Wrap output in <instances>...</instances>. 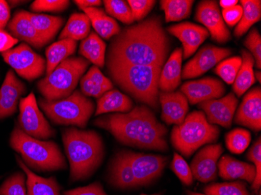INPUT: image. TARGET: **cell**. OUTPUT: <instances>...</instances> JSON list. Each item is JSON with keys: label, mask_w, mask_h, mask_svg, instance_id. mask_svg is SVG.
<instances>
[{"label": "cell", "mask_w": 261, "mask_h": 195, "mask_svg": "<svg viewBox=\"0 0 261 195\" xmlns=\"http://www.w3.org/2000/svg\"><path fill=\"white\" fill-rule=\"evenodd\" d=\"M186 194L187 195H206L203 194V193H196V192L190 191V190H188L186 192Z\"/></svg>", "instance_id": "db71d44e"}, {"label": "cell", "mask_w": 261, "mask_h": 195, "mask_svg": "<svg viewBox=\"0 0 261 195\" xmlns=\"http://www.w3.org/2000/svg\"><path fill=\"white\" fill-rule=\"evenodd\" d=\"M18 41L5 31L0 30V52L10 50L18 42Z\"/></svg>", "instance_id": "c3c4849f"}, {"label": "cell", "mask_w": 261, "mask_h": 195, "mask_svg": "<svg viewBox=\"0 0 261 195\" xmlns=\"http://www.w3.org/2000/svg\"><path fill=\"white\" fill-rule=\"evenodd\" d=\"M240 4L243 13L241 20L234 31L236 38L244 35L254 23L259 21L261 17V2L259 0H242Z\"/></svg>", "instance_id": "836d02e7"}, {"label": "cell", "mask_w": 261, "mask_h": 195, "mask_svg": "<svg viewBox=\"0 0 261 195\" xmlns=\"http://www.w3.org/2000/svg\"><path fill=\"white\" fill-rule=\"evenodd\" d=\"M89 64V61L82 57L66 59L49 75L38 82L39 92L48 101L60 100L70 96Z\"/></svg>", "instance_id": "52a82bcc"}, {"label": "cell", "mask_w": 261, "mask_h": 195, "mask_svg": "<svg viewBox=\"0 0 261 195\" xmlns=\"http://www.w3.org/2000/svg\"><path fill=\"white\" fill-rule=\"evenodd\" d=\"M0 195H28L24 175L16 173L7 179L0 187Z\"/></svg>", "instance_id": "ab89813d"}, {"label": "cell", "mask_w": 261, "mask_h": 195, "mask_svg": "<svg viewBox=\"0 0 261 195\" xmlns=\"http://www.w3.org/2000/svg\"><path fill=\"white\" fill-rule=\"evenodd\" d=\"M195 19L204 25L213 40L224 44L231 39V33L225 25L219 5L215 0H203L198 4Z\"/></svg>", "instance_id": "7c38bea8"}, {"label": "cell", "mask_w": 261, "mask_h": 195, "mask_svg": "<svg viewBox=\"0 0 261 195\" xmlns=\"http://www.w3.org/2000/svg\"><path fill=\"white\" fill-rule=\"evenodd\" d=\"M130 7L135 21H142L156 4L154 0H129L127 1Z\"/></svg>", "instance_id": "ee69618b"}, {"label": "cell", "mask_w": 261, "mask_h": 195, "mask_svg": "<svg viewBox=\"0 0 261 195\" xmlns=\"http://www.w3.org/2000/svg\"><path fill=\"white\" fill-rule=\"evenodd\" d=\"M39 105L54 124L74 125L81 128L87 126L95 109L93 102L77 90L70 96L60 100L40 99Z\"/></svg>", "instance_id": "ba28073f"}, {"label": "cell", "mask_w": 261, "mask_h": 195, "mask_svg": "<svg viewBox=\"0 0 261 195\" xmlns=\"http://www.w3.org/2000/svg\"><path fill=\"white\" fill-rule=\"evenodd\" d=\"M113 82L138 102L158 111L159 79L162 68L152 66H123L108 69Z\"/></svg>", "instance_id": "277c9868"}, {"label": "cell", "mask_w": 261, "mask_h": 195, "mask_svg": "<svg viewBox=\"0 0 261 195\" xmlns=\"http://www.w3.org/2000/svg\"><path fill=\"white\" fill-rule=\"evenodd\" d=\"M244 45L250 51L255 61V67H261V36L257 29H253L247 35L244 42Z\"/></svg>", "instance_id": "7bdbcfd3"}, {"label": "cell", "mask_w": 261, "mask_h": 195, "mask_svg": "<svg viewBox=\"0 0 261 195\" xmlns=\"http://www.w3.org/2000/svg\"><path fill=\"white\" fill-rule=\"evenodd\" d=\"M107 45L96 32H92L80 44L79 54L96 67L105 65Z\"/></svg>", "instance_id": "f1b7e54d"}, {"label": "cell", "mask_w": 261, "mask_h": 195, "mask_svg": "<svg viewBox=\"0 0 261 195\" xmlns=\"http://www.w3.org/2000/svg\"><path fill=\"white\" fill-rule=\"evenodd\" d=\"M223 151L221 144L206 145L201 149L190 165L193 177L202 183L215 180L217 178V165Z\"/></svg>", "instance_id": "2e32d148"}, {"label": "cell", "mask_w": 261, "mask_h": 195, "mask_svg": "<svg viewBox=\"0 0 261 195\" xmlns=\"http://www.w3.org/2000/svg\"><path fill=\"white\" fill-rule=\"evenodd\" d=\"M10 144L12 149L21 155L25 165L34 170L51 172L67 169L65 158L55 142L31 137L16 127L10 136Z\"/></svg>", "instance_id": "5b68a950"}, {"label": "cell", "mask_w": 261, "mask_h": 195, "mask_svg": "<svg viewBox=\"0 0 261 195\" xmlns=\"http://www.w3.org/2000/svg\"><path fill=\"white\" fill-rule=\"evenodd\" d=\"M94 125L108 130L123 145L167 152L168 129L158 121L147 105H138L125 114H113L94 120Z\"/></svg>", "instance_id": "7a4b0ae2"}, {"label": "cell", "mask_w": 261, "mask_h": 195, "mask_svg": "<svg viewBox=\"0 0 261 195\" xmlns=\"http://www.w3.org/2000/svg\"><path fill=\"white\" fill-rule=\"evenodd\" d=\"M231 53L230 48H221L210 44L204 45L186 64L181 72V77L183 79H191L203 75Z\"/></svg>", "instance_id": "4fadbf2b"}, {"label": "cell", "mask_w": 261, "mask_h": 195, "mask_svg": "<svg viewBox=\"0 0 261 195\" xmlns=\"http://www.w3.org/2000/svg\"><path fill=\"white\" fill-rule=\"evenodd\" d=\"M234 122L236 124L249 127L253 131L261 129V90L256 87L245 95L241 105L236 112Z\"/></svg>", "instance_id": "ac0fdd59"}, {"label": "cell", "mask_w": 261, "mask_h": 195, "mask_svg": "<svg viewBox=\"0 0 261 195\" xmlns=\"http://www.w3.org/2000/svg\"><path fill=\"white\" fill-rule=\"evenodd\" d=\"M73 181L89 178L100 166L104 158L102 137L94 130L68 128L62 133Z\"/></svg>", "instance_id": "3957f363"}, {"label": "cell", "mask_w": 261, "mask_h": 195, "mask_svg": "<svg viewBox=\"0 0 261 195\" xmlns=\"http://www.w3.org/2000/svg\"><path fill=\"white\" fill-rule=\"evenodd\" d=\"M10 17V7L8 3L0 0V30H4Z\"/></svg>", "instance_id": "681fc988"}, {"label": "cell", "mask_w": 261, "mask_h": 195, "mask_svg": "<svg viewBox=\"0 0 261 195\" xmlns=\"http://www.w3.org/2000/svg\"><path fill=\"white\" fill-rule=\"evenodd\" d=\"M241 52L242 65L232 83L233 91L238 97L244 95L256 81L253 72L255 61L253 55L245 49Z\"/></svg>", "instance_id": "f546056e"}, {"label": "cell", "mask_w": 261, "mask_h": 195, "mask_svg": "<svg viewBox=\"0 0 261 195\" xmlns=\"http://www.w3.org/2000/svg\"><path fill=\"white\" fill-rule=\"evenodd\" d=\"M181 63L182 49L177 48L168 57L161 70L159 79V89L161 92H174L181 80Z\"/></svg>", "instance_id": "603a6c76"}, {"label": "cell", "mask_w": 261, "mask_h": 195, "mask_svg": "<svg viewBox=\"0 0 261 195\" xmlns=\"http://www.w3.org/2000/svg\"><path fill=\"white\" fill-rule=\"evenodd\" d=\"M17 161L27 176L28 195H61V187L55 177H39L34 174L18 157Z\"/></svg>", "instance_id": "d4e9b609"}, {"label": "cell", "mask_w": 261, "mask_h": 195, "mask_svg": "<svg viewBox=\"0 0 261 195\" xmlns=\"http://www.w3.org/2000/svg\"><path fill=\"white\" fill-rule=\"evenodd\" d=\"M2 57L20 77L29 81L42 77L46 70L45 60L32 50L28 44H20L2 52Z\"/></svg>", "instance_id": "9c48e42d"}, {"label": "cell", "mask_w": 261, "mask_h": 195, "mask_svg": "<svg viewBox=\"0 0 261 195\" xmlns=\"http://www.w3.org/2000/svg\"><path fill=\"white\" fill-rule=\"evenodd\" d=\"M138 186H146L159 178L168 164V157L124 151Z\"/></svg>", "instance_id": "8fae6325"}, {"label": "cell", "mask_w": 261, "mask_h": 195, "mask_svg": "<svg viewBox=\"0 0 261 195\" xmlns=\"http://www.w3.org/2000/svg\"><path fill=\"white\" fill-rule=\"evenodd\" d=\"M166 31L179 39L182 44L184 59H188L194 54L210 35L209 32L204 27L190 22L170 26Z\"/></svg>", "instance_id": "e0dca14e"}, {"label": "cell", "mask_w": 261, "mask_h": 195, "mask_svg": "<svg viewBox=\"0 0 261 195\" xmlns=\"http://www.w3.org/2000/svg\"><path fill=\"white\" fill-rule=\"evenodd\" d=\"M74 3L82 10L90 7H98L102 4V1L99 0H75Z\"/></svg>", "instance_id": "f907efd6"}, {"label": "cell", "mask_w": 261, "mask_h": 195, "mask_svg": "<svg viewBox=\"0 0 261 195\" xmlns=\"http://www.w3.org/2000/svg\"><path fill=\"white\" fill-rule=\"evenodd\" d=\"M171 169L185 185L190 186L193 184V176L191 169L179 154L176 152L174 154Z\"/></svg>", "instance_id": "60d3db41"}, {"label": "cell", "mask_w": 261, "mask_h": 195, "mask_svg": "<svg viewBox=\"0 0 261 195\" xmlns=\"http://www.w3.org/2000/svg\"><path fill=\"white\" fill-rule=\"evenodd\" d=\"M110 183L120 189L137 187L133 168L126 156L124 151L116 154L110 165Z\"/></svg>", "instance_id": "7402d4cb"}, {"label": "cell", "mask_w": 261, "mask_h": 195, "mask_svg": "<svg viewBox=\"0 0 261 195\" xmlns=\"http://www.w3.org/2000/svg\"><path fill=\"white\" fill-rule=\"evenodd\" d=\"M91 22L86 14H73L59 36L60 40H84L89 35Z\"/></svg>", "instance_id": "d6a6232c"}, {"label": "cell", "mask_w": 261, "mask_h": 195, "mask_svg": "<svg viewBox=\"0 0 261 195\" xmlns=\"http://www.w3.org/2000/svg\"><path fill=\"white\" fill-rule=\"evenodd\" d=\"M254 77H255V79H256V80H258V82H259V83H260L261 73H260V71H259V70H256V71H255Z\"/></svg>", "instance_id": "f5cc1de1"}, {"label": "cell", "mask_w": 261, "mask_h": 195, "mask_svg": "<svg viewBox=\"0 0 261 195\" xmlns=\"http://www.w3.org/2000/svg\"><path fill=\"white\" fill-rule=\"evenodd\" d=\"M64 195H108L104 191L102 184L95 182L86 187H77L73 190H66Z\"/></svg>", "instance_id": "bcb514c9"}, {"label": "cell", "mask_w": 261, "mask_h": 195, "mask_svg": "<svg viewBox=\"0 0 261 195\" xmlns=\"http://www.w3.org/2000/svg\"><path fill=\"white\" fill-rule=\"evenodd\" d=\"M19 106V127L28 135L39 140L49 139L55 135L54 129L39 109L33 92L20 99Z\"/></svg>", "instance_id": "30bf717a"}, {"label": "cell", "mask_w": 261, "mask_h": 195, "mask_svg": "<svg viewBox=\"0 0 261 195\" xmlns=\"http://www.w3.org/2000/svg\"><path fill=\"white\" fill-rule=\"evenodd\" d=\"M159 103L162 108L161 119L168 125H181L189 112V102L180 92H159Z\"/></svg>", "instance_id": "d6986e66"}, {"label": "cell", "mask_w": 261, "mask_h": 195, "mask_svg": "<svg viewBox=\"0 0 261 195\" xmlns=\"http://www.w3.org/2000/svg\"><path fill=\"white\" fill-rule=\"evenodd\" d=\"M219 136L218 126L209 124L203 111H194L181 125L174 126L171 139L173 146L189 158L201 146L216 142Z\"/></svg>", "instance_id": "8992f818"}, {"label": "cell", "mask_w": 261, "mask_h": 195, "mask_svg": "<svg viewBox=\"0 0 261 195\" xmlns=\"http://www.w3.org/2000/svg\"><path fill=\"white\" fill-rule=\"evenodd\" d=\"M259 195H260V194H259Z\"/></svg>", "instance_id": "9f6ffc18"}, {"label": "cell", "mask_w": 261, "mask_h": 195, "mask_svg": "<svg viewBox=\"0 0 261 195\" xmlns=\"http://www.w3.org/2000/svg\"><path fill=\"white\" fill-rule=\"evenodd\" d=\"M219 175L224 180H245L253 183L256 177L254 165L241 162L228 155L221 157L218 163Z\"/></svg>", "instance_id": "cb8c5ba5"}, {"label": "cell", "mask_w": 261, "mask_h": 195, "mask_svg": "<svg viewBox=\"0 0 261 195\" xmlns=\"http://www.w3.org/2000/svg\"><path fill=\"white\" fill-rule=\"evenodd\" d=\"M77 41L63 39L48 47L45 50L46 55V76L54 71V69L66 59L75 52Z\"/></svg>", "instance_id": "4dcf8cb0"}, {"label": "cell", "mask_w": 261, "mask_h": 195, "mask_svg": "<svg viewBox=\"0 0 261 195\" xmlns=\"http://www.w3.org/2000/svg\"><path fill=\"white\" fill-rule=\"evenodd\" d=\"M241 65V57H231V58L223 60L222 62L220 63L215 67L214 71L224 82H226L228 85H231L234 82Z\"/></svg>", "instance_id": "f35d334b"}, {"label": "cell", "mask_w": 261, "mask_h": 195, "mask_svg": "<svg viewBox=\"0 0 261 195\" xmlns=\"http://www.w3.org/2000/svg\"><path fill=\"white\" fill-rule=\"evenodd\" d=\"M133 100L117 89L108 91L98 99L96 116L111 112L128 113L133 110Z\"/></svg>", "instance_id": "83f0119b"}, {"label": "cell", "mask_w": 261, "mask_h": 195, "mask_svg": "<svg viewBox=\"0 0 261 195\" xmlns=\"http://www.w3.org/2000/svg\"><path fill=\"white\" fill-rule=\"evenodd\" d=\"M238 104V99L234 93L231 92L221 99L200 102L198 107L206 115L209 124L229 128Z\"/></svg>", "instance_id": "5bb4252c"}, {"label": "cell", "mask_w": 261, "mask_h": 195, "mask_svg": "<svg viewBox=\"0 0 261 195\" xmlns=\"http://www.w3.org/2000/svg\"><path fill=\"white\" fill-rule=\"evenodd\" d=\"M251 142V134L245 129L237 128L231 130L225 137L227 148L234 154H242L245 152Z\"/></svg>", "instance_id": "8d00e7d4"}, {"label": "cell", "mask_w": 261, "mask_h": 195, "mask_svg": "<svg viewBox=\"0 0 261 195\" xmlns=\"http://www.w3.org/2000/svg\"><path fill=\"white\" fill-rule=\"evenodd\" d=\"M180 90L186 95L188 102L196 105L205 101L221 99L226 92V88L219 79L207 77L186 82Z\"/></svg>", "instance_id": "9a60e30c"}, {"label": "cell", "mask_w": 261, "mask_h": 195, "mask_svg": "<svg viewBox=\"0 0 261 195\" xmlns=\"http://www.w3.org/2000/svg\"><path fill=\"white\" fill-rule=\"evenodd\" d=\"M248 160L254 163L256 177L252 183V190L255 192L260 189L261 186V140L260 137L254 142L247 154Z\"/></svg>", "instance_id": "b9f144b4"}, {"label": "cell", "mask_w": 261, "mask_h": 195, "mask_svg": "<svg viewBox=\"0 0 261 195\" xmlns=\"http://www.w3.org/2000/svg\"><path fill=\"white\" fill-rule=\"evenodd\" d=\"M203 191L206 195H250L246 184L240 181L210 184Z\"/></svg>", "instance_id": "d590c367"}, {"label": "cell", "mask_w": 261, "mask_h": 195, "mask_svg": "<svg viewBox=\"0 0 261 195\" xmlns=\"http://www.w3.org/2000/svg\"><path fill=\"white\" fill-rule=\"evenodd\" d=\"M83 11L90 20L96 34L102 39H111L121 32V27L113 17L107 15L102 8L90 7L84 9Z\"/></svg>", "instance_id": "4316f807"}, {"label": "cell", "mask_w": 261, "mask_h": 195, "mask_svg": "<svg viewBox=\"0 0 261 195\" xmlns=\"http://www.w3.org/2000/svg\"><path fill=\"white\" fill-rule=\"evenodd\" d=\"M243 13V8L241 6L236 5L231 8L223 10L221 15L224 21H225L229 27H232L240 21Z\"/></svg>", "instance_id": "7dc6e473"}, {"label": "cell", "mask_w": 261, "mask_h": 195, "mask_svg": "<svg viewBox=\"0 0 261 195\" xmlns=\"http://www.w3.org/2000/svg\"><path fill=\"white\" fill-rule=\"evenodd\" d=\"M141 195H148V194H141ZM150 195H161V193H154V194Z\"/></svg>", "instance_id": "11a10c76"}, {"label": "cell", "mask_w": 261, "mask_h": 195, "mask_svg": "<svg viewBox=\"0 0 261 195\" xmlns=\"http://www.w3.org/2000/svg\"><path fill=\"white\" fill-rule=\"evenodd\" d=\"M106 11L111 17L120 20L125 24L134 23L132 10L127 1L122 0H105L103 1Z\"/></svg>", "instance_id": "74e56055"}, {"label": "cell", "mask_w": 261, "mask_h": 195, "mask_svg": "<svg viewBox=\"0 0 261 195\" xmlns=\"http://www.w3.org/2000/svg\"><path fill=\"white\" fill-rule=\"evenodd\" d=\"M220 6L222 7L223 10L231 8L234 6L238 5V0H221L219 2Z\"/></svg>", "instance_id": "816d5d0a"}, {"label": "cell", "mask_w": 261, "mask_h": 195, "mask_svg": "<svg viewBox=\"0 0 261 195\" xmlns=\"http://www.w3.org/2000/svg\"><path fill=\"white\" fill-rule=\"evenodd\" d=\"M80 88L85 96L99 99L106 92L112 90L114 85L109 78L102 74L99 67L92 66L81 79Z\"/></svg>", "instance_id": "484cf974"}, {"label": "cell", "mask_w": 261, "mask_h": 195, "mask_svg": "<svg viewBox=\"0 0 261 195\" xmlns=\"http://www.w3.org/2000/svg\"><path fill=\"white\" fill-rule=\"evenodd\" d=\"M193 0H161V9L164 11L166 22L180 21L191 14Z\"/></svg>", "instance_id": "e575fe53"}, {"label": "cell", "mask_w": 261, "mask_h": 195, "mask_svg": "<svg viewBox=\"0 0 261 195\" xmlns=\"http://www.w3.org/2000/svg\"><path fill=\"white\" fill-rule=\"evenodd\" d=\"M70 6L67 0H36L31 5L34 12H61Z\"/></svg>", "instance_id": "f6af8a7d"}, {"label": "cell", "mask_w": 261, "mask_h": 195, "mask_svg": "<svg viewBox=\"0 0 261 195\" xmlns=\"http://www.w3.org/2000/svg\"><path fill=\"white\" fill-rule=\"evenodd\" d=\"M8 30L17 40L24 41L34 48L40 49L49 43L39 35L28 16V11L18 10L8 23Z\"/></svg>", "instance_id": "44dd1931"}, {"label": "cell", "mask_w": 261, "mask_h": 195, "mask_svg": "<svg viewBox=\"0 0 261 195\" xmlns=\"http://www.w3.org/2000/svg\"><path fill=\"white\" fill-rule=\"evenodd\" d=\"M171 48V39L160 16H152L121 29L113 37L107 54V67L152 66L163 68Z\"/></svg>", "instance_id": "6da1fadb"}, {"label": "cell", "mask_w": 261, "mask_h": 195, "mask_svg": "<svg viewBox=\"0 0 261 195\" xmlns=\"http://www.w3.org/2000/svg\"><path fill=\"white\" fill-rule=\"evenodd\" d=\"M26 86L16 77L14 72L9 70L0 89V119L14 115L22 95L26 92Z\"/></svg>", "instance_id": "ffe728a7"}, {"label": "cell", "mask_w": 261, "mask_h": 195, "mask_svg": "<svg viewBox=\"0 0 261 195\" xmlns=\"http://www.w3.org/2000/svg\"><path fill=\"white\" fill-rule=\"evenodd\" d=\"M28 16L39 35L48 42L55 38L64 22L63 17L47 14H32L28 12Z\"/></svg>", "instance_id": "1f68e13d"}]
</instances>
